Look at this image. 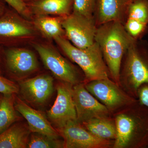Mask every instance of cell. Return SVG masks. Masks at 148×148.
<instances>
[{"label":"cell","mask_w":148,"mask_h":148,"mask_svg":"<svg viewBox=\"0 0 148 148\" xmlns=\"http://www.w3.org/2000/svg\"><path fill=\"white\" fill-rule=\"evenodd\" d=\"M135 40L127 33L123 24L120 22L110 21L97 27L95 42L101 49L111 79L119 86L123 58L127 49Z\"/></svg>","instance_id":"6da1fadb"},{"label":"cell","mask_w":148,"mask_h":148,"mask_svg":"<svg viewBox=\"0 0 148 148\" xmlns=\"http://www.w3.org/2000/svg\"><path fill=\"white\" fill-rule=\"evenodd\" d=\"M114 119L116 137L113 148L148 147V108L138 102L120 110Z\"/></svg>","instance_id":"7a4b0ae2"},{"label":"cell","mask_w":148,"mask_h":148,"mask_svg":"<svg viewBox=\"0 0 148 148\" xmlns=\"http://www.w3.org/2000/svg\"><path fill=\"white\" fill-rule=\"evenodd\" d=\"M148 84V44L135 40L125 53L121 66L120 86L137 99L141 86Z\"/></svg>","instance_id":"3957f363"},{"label":"cell","mask_w":148,"mask_h":148,"mask_svg":"<svg viewBox=\"0 0 148 148\" xmlns=\"http://www.w3.org/2000/svg\"><path fill=\"white\" fill-rule=\"evenodd\" d=\"M54 39L64 53L82 70L84 84L95 80L111 79L101 49L96 42L82 49L76 47L63 36Z\"/></svg>","instance_id":"277c9868"},{"label":"cell","mask_w":148,"mask_h":148,"mask_svg":"<svg viewBox=\"0 0 148 148\" xmlns=\"http://www.w3.org/2000/svg\"><path fill=\"white\" fill-rule=\"evenodd\" d=\"M84 84L88 92L106 106L111 113L138 101L110 78L95 80Z\"/></svg>","instance_id":"5b68a950"},{"label":"cell","mask_w":148,"mask_h":148,"mask_svg":"<svg viewBox=\"0 0 148 148\" xmlns=\"http://www.w3.org/2000/svg\"><path fill=\"white\" fill-rule=\"evenodd\" d=\"M62 25L67 39L76 47L83 49L95 42L97 27L93 16L73 11L64 16Z\"/></svg>","instance_id":"8992f818"},{"label":"cell","mask_w":148,"mask_h":148,"mask_svg":"<svg viewBox=\"0 0 148 148\" xmlns=\"http://www.w3.org/2000/svg\"><path fill=\"white\" fill-rule=\"evenodd\" d=\"M35 48L46 68L60 81L75 85L82 83L76 67L53 49L36 45Z\"/></svg>","instance_id":"52a82bcc"},{"label":"cell","mask_w":148,"mask_h":148,"mask_svg":"<svg viewBox=\"0 0 148 148\" xmlns=\"http://www.w3.org/2000/svg\"><path fill=\"white\" fill-rule=\"evenodd\" d=\"M65 143L66 148H113L114 140H103L92 135L76 121L56 129Z\"/></svg>","instance_id":"ba28073f"},{"label":"cell","mask_w":148,"mask_h":148,"mask_svg":"<svg viewBox=\"0 0 148 148\" xmlns=\"http://www.w3.org/2000/svg\"><path fill=\"white\" fill-rule=\"evenodd\" d=\"M73 86L61 81L56 86L57 97L47 114L48 119L56 129L63 127L70 122L77 121L72 94Z\"/></svg>","instance_id":"9c48e42d"},{"label":"cell","mask_w":148,"mask_h":148,"mask_svg":"<svg viewBox=\"0 0 148 148\" xmlns=\"http://www.w3.org/2000/svg\"><path fill=\"white\" fill-rule=\"evenodd\" d=\"M72 94L76 111L77 121L80 123L92 119L110 116V112L88 92L84 83L73 86Z\"/></svg>","instance_id":"30bf717a"},{"label":"cell","mask_w":148,"mask_h":148,"mask_svg":"<svg viewBox=\"0 0 148 148\" xmlns=\"http://www.w3.org/2000/svg\"><path fill=\"white\" fill-rule=\"evenodd\" d=\"M19 91L27 102L35 105H42L49 99L54 90L53 79L48 75H41L21 81L18 83Z\"/></svg>","instance_id":"8fae6325"},{"label":"cell","mask_w":148,"mask_h":148,"mask_svg":"<svg viewBox=\"0 0 148 148\" xmlns=\"http://www.w3.org/2000/svg\"><path fill=\"white\" fill-rule=\"evenodd\" d=\"M135 0H95L93 16L96 26L115 21L124 24L130 6Z\"/></svg>","instance_id":"7c38bea8"},{"label":"cell","mask_w":148,"mask_h":148,"mask_svg":"<svg viewBox=\"0 0 148 148\" xmlns=\"http://www.w3.org/2000/svg\"><path fill=\"white\" fill-rule=\"evenodd\" d=\"M14 106L16 111L27 121L31 132L40 133L54 138H59L61 136L43 114L31 108L16 96L15 97Z\"/></svg>","instance_id":"4fadbf2b"},{"label":"cell","mask_w":148,"mask_h":148,"mask_svg":"<svg viewBox=\"0 0 148 148\" xmlns=\"http://www.w3.org/2000/svg\"><path fill=\"white\" fill-rule=\"evenodd\" d=\"M5 58L9 70L16 75L31 73L38 68L36 56L32 51L25 49H10L6 51Z\"/></svg>","instance_id":"5bb4252c"},{"label":"cell","mask_w":148,"mask_h":148,"mask_svg":"<svg viewBox=\"0 0 148 148\" xmlns=\"http://www.w3.org/2000/svg\"><path fill=\"white\" fill-rule=\"evenodd\" d=\"M27 4L33 12L39 15H58L63 16L71 14L73 0H32Z\"/></svg>","instance_id":"9a60e30c"},{"label":"cell","mask_w":148,"mask_h":148,"mask_svg":"<svg viewBox=\"0 0 148 148\" xmlns=\"http://www.w3.org/2000/svg\"><path fill=\"white\" fill-rule=\"evenodd\" d=\"M31 132L28 126L14 123L0 134V148H27Z\"/></svg>","instance_id":"2e32d148"},{"label":"cell","mask_w":148,"mask_h":148,"mask_svg":"<svg viewBox=\"0 0 148 148\" xmlns=\"http://www.w3.org/2000/svg\"><path fill=\"white\" fill-rule=\"evenodd\" d=\"M81 124L88 131L100 139L115 140L116 138L115 122L110 116L92 119Z\"/></svg>","instance_id":"e0dca14e"},{"label":"cell","mask_w":148,"mask_h":148,"mask_svg":"<svg viewBox=\"0 0 148 148\" xmlns=\"http://www.w3.org/2000/svg\"><path fill=\"white\" fill-rule=\"evenodd\" d=\"M14 95H3L0 98V134L18 119L14 106Z\"/></svg>","instance_id":"ac0fdd59"},{"label":"cell","mask_w":148,"mask_h":148,"mask_svg":"<svg viewBox=\"0 0 148 148\" xmlns=\"http://www.w3.org/2000/svg\"><path fill=\"white\" fill-rule=\"evenodd\" d=\"M32 30L13 16L9 14L0 17V37L24 36L32 34Z\"/></svg>","instance_id":"d6986e66"},{"label":"cell","mask_w":148,"mask_h":148,"mask_svg":"<svg viewBox=\"0 0 148 148\" xmlns=\"http://www.w3.org/2000/svg\"><path fill=\"white\" fill-rule=\"evenodd\" d=\"M63 18L41 16L35 20L34 24L37 29L45 36L55 39L62 36L65 33L62 25Z\"/></svg>","instance_id":"ffe728a7"},{"label":"cell","mask_w":148,"mask_h":148,"mask_svg":"<svg viewBox=\"0 0 148 148\" xmlns=\"http://www.w3.org/2000/svg\"><path fill=\"white\" fill-rule=\"evenodd\" d=\"M29 137L27 147L29 148H64V140L54 138L40 133L32 132Z\"/></svg>","instance_id":"44dd1931"},{"label":"cell","mask_w":148,"mask_h":148,"mask_svg":"<svg viewBox=\"0 0 148 148\" xmlns=\"http://www.w3.org/2000/svg\"><path fill=\"white\" fill-rule=\"evenodd\" d=\"M127 18L148 25V0H135L130 6Z\"/></svg>","instance_id":"7402d4cb"},{"label":"cell","mask_w":148,"mask_h":148,"mask_svg":"<svg viewBox=\"0 0 148 148\" xmlns=\"http://www.w3.org/2000/svg\"><path fill=\"white\" fill-rule=\"evenodd\" d=\"M123 25L126 32L135 40L142 39L148 32L147 24L132 18H127Z\"/></svg>","instance_id":"603a6c76"},{"label":"cell","mask_w":148,"mask_h":148,"mask_svg":"<svg viewBox=\"0 0 148 148\" xmlns=\"http://www.w3.org/2000/svg\"><path fill=\"white\" fill-rule=\"evenodd\" d=\"M95 3V0H73V11L92 17Z\"/></svg>","instance_id":"cb8c5ba5"},{"label":"cell","mask_w":148,"mask_h":148,"mask_svg":"<svg viewBox=\"0 0 148 148\" xmlns=\"http://www.w3.org/2000/svg\"><path fill=\"white\" fill-rule=\"evenodd\" d=\"M19 92V87L13 82L0 76V93L3 95L15 94Z\"/></svg>","instance_id":"d4e9b609"},{"label":"cell","mask_w":148,"mask_h":148,"mask_svg":"<svg viewBox=\"0 0 148 148\" xmlns=\"http://www.w3.org/2000/svg\"><path fill=\"white\" fill-rule=\"evenodd\" d=\"M4 1L20 14L25 15L29 12V8L24 0H4Z\"/></svg>","instance_id":"484cf974"},{"label":"cell","mask_w":148,"mask_h":148,"mask_svg":"<svg viewBox=\"0 0 148 148\" xmlns=\"http://www.w3.org/2000/svg\"><path fill=\"white\" fill-rule=\"evenodd\" d=\"M137 98L141 105L148 108V84H145L140 86L137 92Z\"/></svg>","instance_id":"4316f807"},{"label":"cell","mask_w":148,"mask_h":148,"mask_svg":"<svg viewBox=\"0 0 148 148\" xmlns=\"http://www.w3.org/2000/svg\"><path fill=\"white\" fill-rule=\"evenodd\" d=\"M4 3H6L4 0H0V15L1 13H3L4 9Z\"/></svg>","instance_id":"83f0119b"},{"label":"cell","mask_w":148,"mask_h":148,"mask_svg":"<svg viewBox=\"0 0 148 148\" xmlns=\"http://www.w3.org/2000/svg\"><path fill=\"white\" fill-rule=\"evenodd\" d=\"M24 1L25 2H26L30 1H32V0H24Z\"/></svg>","instance_id":"f1b7e54d"}]
</instances>
